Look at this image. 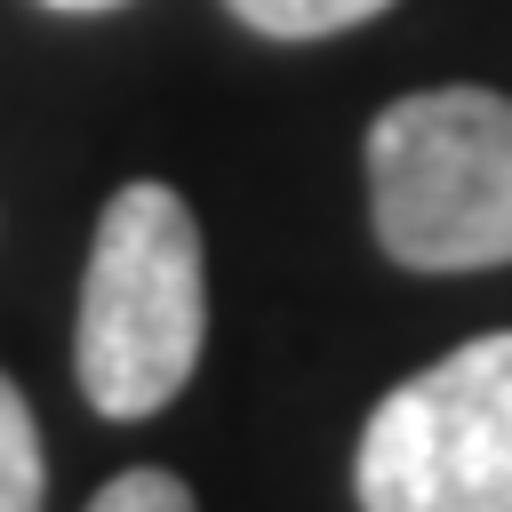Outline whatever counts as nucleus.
Here are the masks:
<instances>
[{"label":"nucleus","instance_id":"f257e3e1","mask_svg":"<svg viewBox=\"0 0 512 512\" xmlns=\"http://www.w3.org/2000/svg\"><path fill=\"white\" fill-rule=\"evenodd\" d=\"M208 344V264L200 224L176 184H120L96 216L88 272H80V328L72 376L96 416H152L168 408Z\"/></svg>","mask_w":512,"mask_h":512},{"label":"nucleus","instance_id":"f03ea898","mask_svg":"<svg viewBox=\"0 0 512 512\" xmlns=\"http://www.w3.org/2000/svg\"><path fill=\"white\" fill-rule=\"evenodd\" d=\"M376 248L408 272L512 264V96L416 88L368 120Z\"/></svg>","mask_w":512,"mask_h":512},{"label":"nucleus","instance_id":"7ed1b4c3","mask_svg":"<svg viewBox=\"0 0 512 512\" xmlns=\"http://www.w3.org/2000/svg\"><path fill=\"white\" fill-rule=\"evenodd\" d=\"M360 512H512V328L392 384L352 448Z\"/></svg>","mask_w":512,"mask_h":512},{"label":"nucleus","instance_id":"20e7f679","mask_svg":"<svg viewBox=\"0 0 512 512\" xmlns=\"http://www.w3.org/2000/svg\"><path fill=\"white\" fill-rule=\"evenodd\" d=\"M224 8L264 40H328V32H352V24L384 16L392 0H224Z\"/></svg>","mask_w":512,"mask_h":512},{"label":"nucleus","instance_id":"39448f33","mask_svg":"<svg viewBox=\"0 0 512 512\" xmlns=\"http://www.w3.org/2000/svg\"><path fill=\"white\" fill-rule=\"evenodd\" d=\"M48 472H40V424L24 408V392L0 376V512H40Z\"/></svg>","mask_w":512,"mask_h":512},{"label":"nucleus","instance_id":"423d86ee","mask_svg":"<svg viewBox=\"0 0 512 512\" xmlns=\"http://www.w3.org/2000/svg\"><path fill=\"white\" fill-rule=\"evenodd\" d=\"M88 512H200V504H192V488H184L176 472L128 464V472H112V480L88 496Z\"/></svg>","mask_w":512,"mask_h":512},{"label":"nucleus","instance_id":"0eeeda50","mask_svg":"<svg viewBox=\"0 0 512 512\" xmlns=\"http://www.w3.org/2000/svg\"><path fill=\"white\" fill-rule=\"evenodd\" d=\"M48 8H72L80 16V8H120V0H48Z\"/></svg>","mask_w":512,"mask_h":512}]
</instances>
